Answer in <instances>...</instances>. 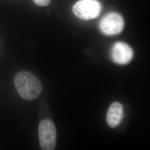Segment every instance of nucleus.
I'll return each mask as SVG.
<instances>
[{
    "label": "nucleus",
    "instance_id": "f257e3e1",
    "mask_svg": "<svg viewBox=\"0 0 150 150\" xmlns=\"http://www.w3.org/2000/svg\"><path fill=\"white\" fill-rule=\"evenodd\" d=\"M14 84L20 96L24 100L32 101L41 93V82L32 73L28 71L18 72L14 77Z\"/></svg>",
    "mask_w": 150,
    "mask_h": 150
},
{
    "label": "nucleus",
    "instance_id": "f03ea898",
    "mask_svg": "<svg viewBox=\"0 0 150 150\" xmlns=\"http://www.w3.org/2000/svg\"><path fill=\"white\" fill-rule=\"evenodd\" d=\"M40 145L42 150H54L56 145V129L54 122L48 119L43 120L38 126Z\"/></svg>",
    "mask_w": 150,
    "mask_h": 150
},
{
    "label": "nucleus",
    "instance_id": "7ed1b4c3",
    "mask_svg": "<svg viewBox=\"0 0 150 150\" xmlns=\"http://www.w3.org/2000/svg\"><path fill=\"white\" fill-rule=\"evenodd\" d=\"M72 10L79 18L89 20L98 16L101 11V5L96 0H80L75 4Z\"/></svg>",
    "mask_w": 150,
    "mask_h": 150
},
{
    "label": "nucleus",
    "instance_id": "20e7f679",
    "mask_svg": "<svg viewBox=\"0 0 150 150\" xmlns=\"http://www.w3.org/2000/svg\"><path fill=\"white\" fill-rule=\"evenodd\" d=\"M124 25V19L121 15L116 12H111L102 18L99 27L103 34L113 36L122 32Z\"/></svg>",
    "mask_w": 150,
    "mask_h": 150
},
{
    "label": "nucleus",
    "instance_id": "39448f33",
    "mask_svg": "<svg viewBox=\"0 0 150 150\" xmlns=\"http://www.w3.org/2000/svg\"><path fill=\"white\" fill-rule=\"evenodd\" d=\"M111 57L116 64H126L131 61L134 52L131 47L123 42L115 43L111 50Z\"/></svg>",
    "mask_w": 150,
    "mask_h": 150
},
{
    "label": "nucleus",
    "instance_id": "423d86ee",
    "mask_svg": "<svg viewBox=\"0 0 150 150\" xmlns=\"http://www.w3.org/2000/svg\"><path fill=\"white\" fill-rule=\"evenodd\" d=\"M123 116L122 105L118 102L112 103L107 111L106 120L108 126L112 128L117 127L121 122Z\"/></svg>",
    "mask_w": 150,
    "mask_h": 150
},
{
    "label": "nucleus",
    "instance_id": "0eeeda50",
    "mask_svg": "<svg viewBox=\"0 0 150 150\" xmlns=\"http://www.w3.org/2000/svg\"><path fill=\"white\" fill-rule=\"evenodd\" d=\"M34 2L39 6H46L48 5L51 0H33Z\"/></svg>",
    "mask_w": 150,
    "mask_h": 150
}]
</instances>
